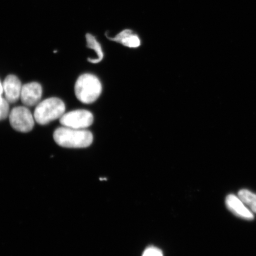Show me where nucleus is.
Wrapping results in <instances>:
<instances>
[{
	"instance_id": "1",
	"label": "nucleus",
	"mask_w": 256,
	"mask_h": 256,
	"mask_svg": "<svg viewBox=\"0 0 256 256\" xmlns=\"http://www.w3.org/2000/svg\"><path fill=\"white\" fill-rule=\"evenodd\" d=\"M54 139L60 146L70 148H86L91 145L94 136L85 130L74 129L68 127L58 128L54 133Z\"/></svg>"
},
{
	"instance_id": "2",
	"label": "nucleus",
	"mask_w": 256,
	"mask_h": 256,
	"mask_svg": "<svg viewBox=\"0 0 256 256\" xmlns=\"http://www.w3.org/2000/svg\"><path fill=\"white\" fill-rule=\"evenodd\" d=\"M102 90L100 80L90 74L80 76L75 85L76 96L84 104L94 103L100 96Z\"/></svg>"
},
{
	"instance_id": "3",
	"label": "nucleus",
	"mask_w": 256,
	"mask_h": 256,
	"mask_svg": "<svg viewBox=\"0 0 256 256\" xmlns=\"http://www.w3.org/2000/svg\"><path fill=\"white\" fill-rule=\"evenodd\" d=\"M66 111V106L60 99L47 98L37 105L34 112V120L42 126L60 119Z\"/></svg>"
},
{
	"instance_id": "4",
	"label": "nucleus",
	"mask_w": 256,
	"mask_h": 256,
	"mask_svg": "<svg viewBox=\"0 0 256 256\" xmlns=\"http://www.w3.org/2000/svg\"><path fill=\"white\" fill-rule=\"evenodd\" d=\"M9 120L12 128L20 132H30L34 124V118L30 111L24 106L12 108L10 112Z\"/></svg>"
},
{
	"instance_id": "5",
	"label": "nucleus",
	"mask_w": 256,
	"mask_h": 256,
	"mask_svg": "<svg viewBox=\"0 0 256 256\" xmlns=\"http://www.w3.org/2000/svg\"><path fill=\"white\" fill-rule=\"evenodd\" d=\"M94 117L90 112L86 110H76L64 114L60 118V124L64 126L74 129L84 130L91 126Z\"/></svg>"
},
{
	"instance_id": "6",
	"label": "nucleus",
	"mask_w": 256,
	"mask_h": 256,
	"mask_svg": "<svg viewBox=\"0 0 256 256\" xmlns=\"http://www.w3.org/2000/svg\"><path fill=\"white\" fill-rule=\"evenodd\" d=\"M42 95V88L38 82H32L22 86L20 98L26 106L32 107L39 104Z\"/></svg>"
},
{
	"instance_id": "7",
	"label": "nucleus",
	"mask_w": 256,
	"mask_h": 256,
	"mask_svg": "<svg viewBox=\"0 0 256 256\" xmlns=\"http://www.w3.org/2000/svg\"><path fill=\"white\" fill-rule=\"evenodd\" d=\"M105 34L108 40L120 44L127 48H137L142 46V40L139 34L132 28H124L114 37L108 36L106 33Z\"/></svg>"
},
{
	"instance_id": "8",
	"label": "nucleus",
	"mask_w": 256,
	"mask_h": 256,
	"mask_svg": "<svg viewBox=\"0 0 256 256\" xmlns=\"http://www.w3.org/2000/svg\"><path fill=\"white\" fill-rule=\"evenodd\" d=\"M22 86L20 80L16 76L10 75L6 78L2 84L3 92L9 104H14L20 98Z\"/></svg>"
},
{
	"instance_id": "9",
	"label": "nucleus",
	"mask_w": 256,
	"mask_h": 256,
	"mask_svg": "<svg viewBox=\"0 0 256 256\" xmlns=\"http://www.w3.org/2000/svg\"><path fill=\"white\" fill-rule=\"evenodd\" d=\"M226 203L228 209L236 216L248 220L254 218L251 211L244 206L238 196L232 194H230L226 198Z\"/></svg>"
},
{
	"instance_id": "10",
	"label": "nucleus",
	"mask_w": 256,
	"mask_h": 256,
	"mask_svg": "<svg viewBox=\"0 0 256 256\" xmlns=\"http://www.w3.org/2000/svg\"><path fill=\"white\" fill-rule=\"evenodd\" d=\"M86 40H87V46L94 50V52L97 54V58H88V62L94 64L101 62V60L104 58V54L100 44L96 40L94 35L91 34H86Z\"/></svg>"
},
{
	"instance_id": "11",
	"label": "nucleus",
	"mask_w": 256,
	"mask_h": 256,
	"mask_svg": "<svg viewBox=\"0 0 256 256\" xmlns=\"http://www.w3.org/2000/svg\"><path fill=\"white\" fill-rule=\"evenodd\" d=\"M238 196L243 203L250 209L252 212L256 213V194L246 190H240Z\"/></svg>"
},
{
	"instance_id": "12",
	"label": "nucleus",
	"mask_w": 256,
	"mask_h": 256,
	"mask_svg": "<svg viewBox=\"0 0 256 256\" xmlns=\"http://www.w3.org/2000/svg\"><path fill=\"white\" fill-rule=\"evenodd\" d=\"M9 103L5 98H3L2 103L0 104V120H6L9 116Z\"/></svg>"
},
{
	"instance_id": "13",
	"label": "nucleus",
	"mask_w": 256,
	"mask_h": 256,
	"mask_svg": "<svg viewBox=\"0 0 256 256\" xmlns=\"http://www.w3.org/2000/svg\"><path fill=\"white\" fill-rule=\"evenodd\" d=\"M142 256H163V254L158 248L150 247L144 251Z\"/></svg>"
},
{
	"instance_id": "14",
	"label": "nucleus",
	"mask_w": 256,
	"mask_h": 256,
	"mask_svg": "<svg viewBox=\"0 0 256 256\" xmlns=\"http://www.w3.org/2000/svg\"><path fill=\"white\" fill-rule=\"evenodd\" d=\"M3 92V87L2 84L1 82H0V95H2Z\"/></svg>"
},
{
	"instance_id": "15",
	"label": "nucleus",
	"mask_w": 256,
	"mask_h": 256,
	"mask_svg": "<svg viewBox=\"0 0 256 256\" xmlns=\"http://www.w3.org/2000/svg\"><path fill=\"white\" fill-rule=\"evenodd\" d=\"M3 98L2 97V95H0V104L2 103Z\"/></svg>"
}]
</instances>
